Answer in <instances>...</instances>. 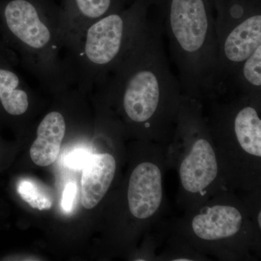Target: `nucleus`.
<instances>
[{
    "label": "nucleus",
    "instance_id": "9",
    "mask_svg": "<svg viewBox=\"0 0 261 261\" xmlns=\"http://www.w3.org/2000/svg\"><path fill=\"white\" fill-rule=\"evenodd\" d=\"M67 130L66 118L58 110L47 113L37 128V138L31 147L33 162L39 166L53 164L59 155Z\"/></svg>",
    "mask_w": 261,
    "mask_h": 261
},
{
    "label": "nucleus",
    "instance_id": "11",
    "mask_svg": "<svg viewBox=\"0 0 261 261\" xmlns=\"http://www.w3.org/2000/svg\"><path fill=\"white\" fill-rule=\"evenodd\" d=\"M233 132L239 144L247 153L261 156V120L256 108L246 105L235 113Z\"/></svg>",
    "mask_w": 261,
    "mask_h": 261
},
{
    "label": "nucleus",
    "instance_id": "7",
    "mask_svg": "<svg viewBox=\"0 0 261 261\" xmlns=\"http://www.w3.org/2000/svg\"><path fill=\"white\" fill-rule=\"evenodd\" d=\"M217 173V161L214 149L207 140H197L180 167L182 185L192 193L201 192L214 181Z\"/></svg>",
    "mask_w": 261,
    "mask_h": 261
},
{
    "label": "nucleus",
    "instance_id": "10",
    "mask_svg": "<svg viewBox=\"0 0 261 261\" xmlns=\"http://www.w3.org/2000/svg\"><path fill=\"white\" fill-rule=\"evenodd\" d=\"M243 217L240 211L228 205L207 207L192 221L195 234L205 240H221L232 237L240 231Z\"/></svg>",
    "mask_w": 261,
    "mask_h": 261
},
{
    "label": "nucleus",
    "instance_id": "12",
    "mask_svg": "<svg viewBox=\"0 0 261 261\" xmlns=\"http://www.w3.org/2000/svg\"><path fill=\"white\" fill-rule=\"evenodd\" d=\"M261 90V47L244 62L226 85L215 92L233 91L250 97H258Z\"/></svg>",
    "mask_w": 261,
    "mask_h": 261
},
{
    "label": "nucleus",
    "instance_id": "18",
    "mask_svg": "<svg viewBox=\"0 0 261 261\" xmlns=\"http://www.w3.org/2000/svg\"><path fill=\"white\" fill-rule=\"evenodd\" d=\"M176 261H185V260H187V261H188V259H177V260H175Z\"/></svg>",
    "mask_w": 261,
    "mask_h": 261
},
{
    "label": "nucleus",
    "instance_id": "2",
    "mask_svg": "<svg viewBox=\"0 0 261 261\" xmlns=\"http://www.w3.org/2000/svg\"><path fill=\"white\" fill-rule=\"evenodd\" d=\"M0 34L43 88L58 94L73 87L61 12L10 0L0 6Z\"/></svg>",
    "mask_w": 261,
    "mask_h": 261
},
{
    "label": "nucleus",
    "instance_id": "17",
    "mask_svg": "<svg viewBox=\"0 0 261 261\" xmlns=\"http://www.w3.org/2000/svg\"><path fill=\"white\" fill-rule=\"evenodd\" d=\"M257 221H258L259 226H261V213H259L258 217H257Z\"/></svg>",
    "mask_w": 261,
    "mask_h": 261
},
{
    "label": "nucleus",
    "instance_id": "1",
    "mask_svg": "<svg viewBox=\"0 0 261 261\" xmlns=\"http://www.w3.org/2000/svg\"><path fill=\"white\" fill-rule=\"evenodd\" d=\"M158 22H149L98 91L116 98L132 123L150 127L163 103L176 102L181 87L171 70Z\"/></svg>",
    "mask_w": 261,
    "mask_h": 261
},
{
    "label": "nucleus",
    "instance_id": "16",
    "mask_svg": "<svg viewBox=\"0 0 261 261\" xmlns=\"http://www.w3.org/2000/svg\"><path fill=\"white\" fill-rule=\"evenodd\" d=\"M0 63L16 67L19 65L18 56L14 51L8 45L0 34Z\"/></svg>",
    "mask_w": 261,
    "mask_h": 261
},
{
    "label": "nucleus",
    "instance_id": "5",
    "mask_svg": "<svg viewBox=\"0 0 261 261\" xmlns=\"http://www.w3.org/2000/svg\"><path fill=\"white\" fill-rule=\"evenodd\" d=\"M117 12L113 0H73V4L61 12L62 30L70 60L87 29Z\"/></svg>",
    "mask_w": 261,
    "mask_h": 261
},
{
    "label": "nucleus",
    "instance_id": "13",
    "mask_svg": "<svg viewBox=\"0 0 261 261\" xmlns=\"http://www.w3.org/2000/svg\"><path fill=\"white\" fill-rule=\"evenodd\" d=\"M17 192L20 198L33 208L49 210L53 205V196L50 190L37 180L21 178L17 184Z\"/></svg>",
    "mask_w": 261,
    "mask_h": 261
},
{
    "label": "nucleus",
    "instance_id": "8",
    "mask_svg": "<svg viewBox=\"0 0 261 261\" xmlns=\"http://www.w3.org/2000/svg\"><path fill=\"white\" fill-rule=\"evenodd\" d=\"M116 170V160L108 153L92 154L82 168V203L94 208L111 187Z\"/></svg>",
    "mask_w": 261,
    "mask_h": 261
},
{
    "label": "nucleus",
    "instance_id": "4",
    "mask_svg": "<svg viewBox=\"0 0 261 261\" xmlns=\"http://www.w3.org/2000/svg\"><path fill=\"white\" fill-rule=\"evenodd\" d=\"M161 173L153 163L137 166L130 175L128 190L130 214L137 219L151 217L159 209L162 200Z\"/></svg>",
    "mask_w": 261,
    "mask_h": 261
},
{
    "label": "nucleus",
    "instance_id": "15",
    "mask_svg": "<svg viewBox=\"0 0 261 261\" xmlns=\"http://www.w3.org/2000/svg\"><path fill=\"white\" fill-rule=\"evenodd\" d=\"M77 193L78 187L75 182L70 181L65 185L61 200V207L65 213L69 214L73 211Z\"/></svg>",
    "mask_w": 261,
    "mask_h": 261
},
{
    "label": "nucleus",
    "instance_id": "14",
    "mask_svg": "<svg viewBox=\"0 0 261 261\" xmlns=\"http://www.w3.org/2000/svg\"><path fill=\"white\" fill-rule=\"evenodd\" d=\"M92 154L84 147H76L65 154L63 163L66 167L73 170H82Z\"/></svg>",
    "mask_w": 261,
    "mask_h": 261
},
{
    "label": "nucleus",
    "instance_id": "6",
    "mask_svg": "<svg viewBox=\"0 0 261 261\" xmlns=\"http://www.w3.org/2000/svg\"><path fill=\"white\" fill-rule=\"evenodd\" d=\"M14 68L0 63V122L27 116L36 97L29 84Z\"/></svg>",
    "mask_w": 261,
    "mask_h": 261
},
{
    "label": "nucleus",
    "instance_id": "3",
    "mask_svg": "<svg viewBox=\"0 0 261 261\" xmlns=\"http://www.w3.org/2000/svg\"><path fill=\"white\" fill-rule=\"evenodd\" d=\"M149 22L145 10L137 8L92 24L70 57L73 87L85 93L102 85Z\"/></svg>",
    "mask_w": 261,
    "mask_h": 261
}]
</instances>
